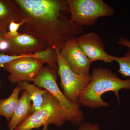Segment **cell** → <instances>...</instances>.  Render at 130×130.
<instances>
[{
	"label": "cell",
	"mask_w": 130,
	"mask_h": 130,
	"mask_svg": "<svg viewBox=\"0 0 130 130\" xmlns=\"http://www.w3.org/2000/svg\"><path fill=\"white\" fill-rule=\"evenodd\" d=\"M60 52L73 71L77 74L90 75L91 62L78 46L76 39L66 43Z\"/></svg>",
	"instance_id": "9"
},
{
	"label": "cell",
	"mask_w": 130,
	"mask_h": 130,
	"mask_svg": "<svg viewBox=\"0 0 130 130\" xmlns=\"http://www.w3.org/2000/svg\"><path fill=\"white\" fill-rule=\"evenodd\" d=\"M30 95L24 90L18 104L13 116L8 123L9 130H15L16 127L24 121L32 113V105Z\"/></svg>",
	"instance_id": "11"
},
{
	"label": "cell",
	"mask_w": 130,
	"mask_h": 130,
	"mask_svg": "<svg viewBox=\"0 0 130 130\" xmlns=\"http://www.w3.org/2000/svg\"><path fill=\"white\" fill-rule=\"evenodd\" d=\"M9 47V40L5 39L0 44V53H5L8 50Z\"/></svg>",
	"instance_id": "20"
},
{
	"label": "cell",
	"mask_w": 130,
	"mask_h": 130,
	"mask_svg": "<svg viewBox=\"0 0 130 130\" xmlns=\"http://www.w3.org/2000/svg\"><path fill=\"white\" fill-rule=\"evenodd\" d=\"M15 1L26 20L19 32L33 36L46 48L60 50L84 32V27L71 21L67 0Z\"/></svg>",
	"instance_id": "1"
},
{
	"label": "cell",
	"mask_w": 130,
	"mask_h": 130,
	"mask_svg": "<svg viewBox=\"0 0 130 130\" xmlns=\"http://www.w3.org/2000/svg\"><path fill=\"white\" fill-rule=\"evenodd\" d=\"M58 70L57 74L60 77L63 93L70 102L78 104L81 92L90 83L91 77L75 73L70 69L60 53L56 49Z\"/></svg>",
	"instance_id": "6"
},
{
	"label": "cell",
	"mask_w": 130,
	"mask_h": 130,
	"mask_svg": "<svg viewBox=\"0 0 130 130\" xmlns=\"http://www.w3.org/2000/svg\"><path fill=\"white\" fill-rule=\"evenodd\" d=\"M67 121V119L62 106L47 90L41 107L19 125L15 130L38 129L42 126L50 124L59 126Z\"/></svg>",
	"instance_id": "4"
},
{
	"label": "cell",
	"mask_w": 130,
	"mask_h": 130,
	"mask_svg": "<svg viewBox=\"0 0 130 130\" xmlns=\"http://www.w3.org/2000/svg\"><path fill=\"white\" fill-rule=\"evenodd\" d=\"M21 90L18 85L9 97L0 100V116L5 117L8 122L14 114L18 101L19 94Z\"/></svg>",
	"instance_id": "14"
},
{
	"label": "cell",
	"mask_w": 130,
	"mask_h": 130,
	"mask_svg": "<svg viewBox=\"0 0 130 130\" xmlns=\"http://www.w3.org/2000/svg\"><path fill=\"white\" fill-rule=\"evenodd\" d=\"M78 130H100V127L98 124L85 123L80 125Z\"/></svg>",
	"instance_id": "19"
},
{
	"label": "cell",
	"mask_w": 130,
	"mask_h": 130,
	"mask_svg": "<svg viewBox=\"0 0 130 130\" xmlns=\"http://www.w3.org/2000/svg\"><path fill=\"white\" fill-rule=\"evenodd\" d=\"M71 21L78 25L92 26L101 17H109L115 11L102 0H67Z\"/></svg>",
	"instance_id": "5"
},
{
	"label": "cell",
	"mask_w": 130,
	"mask_h": 130,
	"mask_svg": "<svg viewBox=\"0 0 130 130\" xmlns=\"http://www.w3.org/2000/svg\"><path fill=\"white\" fill-rule=\"evenodd\" d=\"M18 84L21 90L28 91L30 95L31 99L32 102L33 113L41 106L47 90L44 89H42L35 84H31L28 81H21Z\"/></svg>",
	"instance_id": "13"
},
{
	"label": "cell",
	"mask_w": 130,
	"mask_h": 130,
	"mask_svg": "<svg viewBox=\"0 0 130 130\" xmlns=\"http://www.w3.org/2000/svg\"><path fill=\"white\" fill-rule=\"evenodd\" d=\"M25 21V19L23 18L19 23H16L13 21L11 22L8 26V32L5 34V39L10 40L18 36L20 34L19 29L21 26L24 23Z\"/></svg>",
	"instance_id": "17"
},
{
	"label": "cell",
	"mask_w": 130,
	"mask_h": 130,
	"mask_svg": "<svg viewBox=\"0 0 130 130\" xmlns=\"http://www.w3.org/2000/svg\"><path fill=\"white\" fill-rule=\"evenodd\" d=\"M77 43L91 63L97 60L105 63L113 62L106 52L105 44L99 34L90 32L83 34L76 39Z\"/></svg>",
	"instance_id": "8"
},
{
	"label": "cell",
	"mask_w": 130,
	"mask_h": 130,
	"mask_svg": "<svg viewBox=\"0 0 130 130\" xmlns=\"http://www.w3.org/2000/svg\"><path fill=\"white\" fill-rule=\"evenodd\" d=\"M8 40L9 48L5 53L8 55H29L40 52L46 48L41 42L33 36L26 33L20 32L18 36Z\"/></svg>",
	"instance_id": "10"
},
{
	"label": "cell",
	"mask_w": 130,
	"mask_h": 130,
	"mask_svg": "<svg viewBox=\"0 0 130 130\" xmlns=\"http://www.w3.org/2000/svg\"><path fill=\"white\" fill-rule=\"evenodd\" d=\"M8 31V28L4 27L0 25V44L3 40L5 39V34H6Z\"/></svg>",
	"instance_id": "22"
},
{
	"label": "cell",
	"mask_w": 130,
	"mask_h": 130,
	"mask_svg": "<svg viewBox=\"0 0 130 130\" xmlns=\"http://www.w3.org/2000/svg\"><path fill=\"white\" fill-rule=\"evenodd\" d=\"M28 57L35 58V55L34 54L29 55H23L21 56H14V55H9L3 53H0V69L2 68L3 67L5 64H7L14 60L19 58Z\"/></svg>",
	"instance_id": "18"
},
{
	"label": "cell",
	"mask_w": 130,
	"mask_h": 130,
	"mask_svg": "<svg viewBox=\"0 0 130 130\" xmlns=\"http://www.w3.org/2000/svg\"><path fill=\"white\" fill-rule=\"evenodd\" d=\"M35 54L36 59L41 61L44 64L46 63L50 68L57 72L58 65L56 49L49 47Z\"/></svg>",
	"instance_id": "15"
},
{
	"label": "cell",
	"mask_w": 130,
	"mask_h": 130,
	"mask_svg": "<svg viewBox=\"0 0 130 130\" xmlns=\"http://www.w3.org/2000/svg\"><path fill=\"white\" fill-rule=\"evenodd\" d=\"M91 81L79 95L78 104L94 109L108 107L102 98L104 93L114 92L120 105L119 92L123 89H130V78L122 79L108 68H94L91 72Z\"/></svg>",
	"instance_id": "2"
},
{
	"label": "cell",
	"mask_w": 130,
	"mask_h": 130,
	"mask_svg": "<svg viewBox=\"0 0 130 130\" xmlns=\"http://www.w3.org/2000/svg\"><path fill=\"white\" fill-rule=\"evenodd\" d=\"M110 59L116 61L119 65L118 72L124 77H130V50L122 57H118L109 55Z\"/></svg>",
	"instance_id": "16"
},
{
	"label": "cell",
	"mask_w": 130,
	"mask_h": 130,
	"mask_svg": "<svg viewBox=\"0 0 130 130\" xmlns=\"http://www.w3.org/2000/svg\"><path fill=\"white\" fill-rule=\"evenodd\" d=\"M57 73L48 67H43L33 82L38 87L46 90L53 95L62 106L67 121L75 125L84 123V116L80 105L70 102L57 83Z\"/></svg>",
	"instance_id": "3"
},
{
	"label": "cell",
	"mask_w": 130,
	"mask_h": 130,
	"mask_svg": "<svg viewBox=\"0 0 130 130\" xmlns=\"http://www.w3.org/2000/svg\"><path fill=\"white\" fill-rule=\"evenodd\" d=\"M44 63L35 58L24 57L5 64L3 67L9 73L8 79L12 84H18L23 81L33 82Z\"/></svg>",
	"instance_id": "7"
},
{
	"label": "cell",
	"mask_w": 130,
	"mask_h": 130,
	"mask_svg": "<svg viewBox=\"0 0 130 130\" xmlns=\"http://www.w3.org/2000/svg\"><path fill=\"white\" fill-rule=\"evenodd\" d=\"M23 19L15 0H0V25L8 28L11 22L19 23Z\"/></svg>",
	"instance_id": "12"
},
{
	"label": "cell",
	"mask_w": 130,
	"mask_h": 130,
	"mask_svg": "<svg viewBox=\"0 0 130 130\" xmlns=\"http://www.w3.org/2000/svg\"><path fill=\"white\" fill-rule=\"evenodd\" d=\"M117 43L127 47L130 50V41L124 37L119 38L117 42Z\"/></svg>",
	"instance_id": "21"
}]
</instances>
